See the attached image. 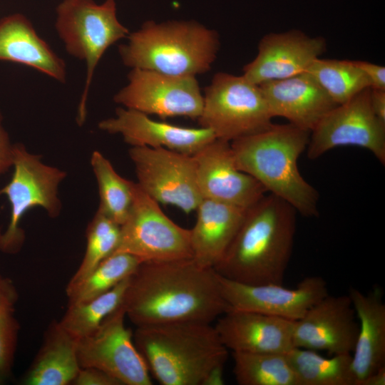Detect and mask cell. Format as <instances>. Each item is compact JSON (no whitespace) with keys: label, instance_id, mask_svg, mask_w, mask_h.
<instances>
[{"label":"cell","instance_id":"cb8c5ba5","mask_svg":"<svg viewBox=\"0 0 385 385\" xmlns=\"http://www.w3.org/2000/svg\"><path fill=\"white\" fill-rule=\"evenodd\" d=\"M78 339L58 324L49 327L44 344L23 384L25 385H66L72 383L81 366L77 356Z\"/></svg>","mask_w":385,"mask_h":385},{"label":"cell","instance_id":"ac0fdd59","mask_svg":"<svg viewBox=\"0 0 385 385\" xmlns=\"http://www.w3.org/2000/svg\"><path fill=\"white\" fill-rule=\"evenodd\" d=\"M98 128L119 134L131 146L164 148L193 155L216 138L210 129L186 128L157 121L142 112L118 107L113 117L101 120Z\"/></svg>","mask_w":385,"mask_h":385},{"label":"cell","instance_id":"603a6c76","mask_svg":"<svg viewBox=\"0 0 385 385\" xmlns=\"http://www.w3.org/2000/svg\"><path fill=\"white\" fill-rule=\"evenodd\" d=\"M247 209L202 198L196 208L190 230L192 259L200 266L214 268L235 237Z\"/></svg>","mask_w":385,"mask_h":385},{"label":"cell","instance_id":"7402d4cb","mask_svg":"<svg viewBox=\"0 0 385 385\" xmlns=\"http://www.w3.org/2000/svg\"><path fill=\"white\" fill-rule=\"evenodd\" d=\"M0 61L25 65L59 83H65L67 80L64 60L21 14H12L0 19Z\"/></svg>","mask_w":385,"mask_h":385},{"label":"cell","instance_id":"44dd1931","mask_svg":"<svg viewBox=\"0 0 385 385\" xmlns=\"http://www.w3.org/2000/svg\"><path fill=\"white\" fill-rule=\"evenodd\" d=\"M354 309L359 332L351 353L356 385L385 366V304L381 292L368 294L351 287L348 293Z\"/></svg>","mask_w":385,"mask_h":385},{"label":"cell","instance_id":"1f68e13d","mask_svg":"<svg viewBox=\"0 0 385 385\" xmlns=\"http://www.w3.org/2000/svg\"><path fill=\"white\" fill-rule=\"evenodd\" d=\"M14 307L0 309V381L9 376L16 344L19 324Z\"/></svg>","mask_w":385,"mask_h":385},{"label":"cell","instance_id":"f1b7e54d","mask_svg":"<svg viewBox=\"0 0 385 385\" xmlns=\"http://www.w3.org/2000/svg\"><path fill=\"white\" fill-rule=\"evenodd\" d=\"M142 263L126 253L117 252L103 260L82 282L66 290L68 306L96 298L130 277Z\"/></svg>","mask_w":385,"mask_h":385},{"label":"cell","instance_id":"52a82bcc","mask_svg":"<svg viewBox=\"0 0 385 385\" xmlns=\"http://www.w3.org/2000/svg\"><path fill=\"white\" fill-rule=\"evenodd\" d=\"M272 118L259 85L243 75L219 72L205 89L197 120L216 138L231 142L265 130Z\"/></svg>","mask_w":385,"mask_h":385},{"label":"cell","instance_id":"3957f363","mask_svg":"<svg viewBox=\"0 0 385 385\" xmlns=\"http://www.w3.org/2000/svg\"><path fill=\"white\" fill-rule=\"evenodd\" d=\"M311 131L290 123L272 124L260 132L230 142L237 168L253 177L269 193L307 217L319 216V195L302 175L298 160Z\"/></svg>","mask_w":385,"mask_h":385},{"label":"cell","instance_id":"5bb4252c","mask_svg":"<svg viewBox=\"0 0 385 385\" xmlns=\"http://www.w3.org/2000/svg\"><path fill=\"white\" fill-rule=\"evenodd\" d=\"M223 297L230 309L257 312L292 321L327 296V282L319 276L303 279L295 288L277 284H247L218 274Z\"/></svg>","mask_w":385,"mask_h":385},{"label":"cell","instance_id":"836d02e7","mask_svg":"<svg viewBox=\"0 0 385 385\" xmlns=\"http://www.w3.org/2000/svg\"><path fill=\"white\" fill-rule=\"evenodd\" d=\"M2 120L3 117L0 112V175L6 173L12 167L14 149V144L11 143Z\"/></svg>","mask_w":385,"mask_h":385},{"label":"cell","instance_id":"4316f807","mask_svg":"<svg viewBox=\"0 0 385 385\" xmlns=\"http://www.w3.org/2000/svg\"><path fill=\"white\" fill-rule=\"evenodd\" d=\"M91 165L98 188L100 202L98 210L121 225L130 210L134 182L121 177L99 151L93 152Z\"/></svg>","mask_w":385,"mask_h":385},{"label":"cell","instance_id":"9a60e30c","mask_svg":"<svg viewBox=\"0 0 385 385\" xmlns=\"http://www.w3.org/2000/svg\"><path fill=\"white\" fill-rule=\"evenodd\" d=\"M356 319L349 294H328L294 321L293 346L331 355L351 354L359 332Z\"/></svg>","mask_w":385,"mask_h":385},{"label":"cell","instance_id":"4dcf8cb0","mask_svg":"<svg viewBox=\"0 0 385 385\" xmlns=\"http://www.w3.org/2000/svg\"><path fill=\"white\" fill-rule=\"evenodd\" d=\"M120 235V225L97 210L87 227L84 257L66 290L82 282L103 260L115 252Z\"/></svg>","mask_w":385,"mask_h":385},{"label":"cell","instance_id":"ba28073f","mask_svg":"<svg viewBox=\"0 0 385 385\" xmlns=\"http://www.w3.org/2000/svg\"><path fill=\"white\" fill-rule=\"evenodd\" d=\"M14 173L9 183L0 189L11 205L9 223L0 232V250L5 253L18 252L25 239L20 227L24 215L31 208L41 207L51 217L60 215L61 202L58 188L66 173L41 161V156L29 153L21 143L14 144Z\"/></svg>","mask_w":385,"mask_h":385},{"label":"cell","instance_id":"484cf974","mask_svg":"<svg viewBox=\"0 0 385 385\" xmlns=\"http://www.w3.org/2000/svg\"><path fill=\"white\" fill-rule=\"evenodd\" d=\"M232 357L240 385H299L286 353L232 352Z\"/></svg>","mask_w":385,"mask_h":385},{"label":"cell","instance_id":"f546056e","mask_svg":"<svg viewBox=\"0 0 385 385\" xmlns=\"http://www.w3.org/2000/svg\"><path fill=\"white\" fill-rule=\"evenodd\" d=\"M129 277L96 298L69 305L59 325L77 339L91 334L108 315L121 305Z\"/></svg>","mask_w":385,"mask_h":385},{"label":"cell","instance_id":"2e32d148","mask_svg":"<svg viewBox=\"0 0 385 385\" xmlns=\"http://www.w3.org/2000/svg\"><path fill=\"white\" fill-rule=\"evenodd\" d=\"M193 158L202 198L247 209L267 192L253 177L237 168L229 141L215 138Z\"/></svg>","mask_w":385,"mask_h":385},{"label":"cell","instance_id":"d4e9b609","mask_svg":"<svg viewBox=\"0 0 385 385\" xmlns=\"http://www.w3.org/2000/svg\"><path fill=\"white\" fill-rule=\"evenodd\" d=\"M286 355L299 385H356L351 354L324 357L317 351L293 347Z\"/></svg>","mask_w":385,"mask_h":385},{"label":"cell","instance_id":"4fadbf2b","mask_svg":"<svg viewBox=\"0 0 385 385\" xmlns=\"http://www.w3.org/2000/svg\"><path fill=\"white\" fill-rule=\"evenodd\" d=\"M125 317L120 305L94 332L78 339L80 366L103 371L122 385H151L148 366L134 343L133 334L125 325Z\"/></svg>","mask_w":385,"mask_h":385},{"label":"cell","instance_id":"277c9868","mask_svg":"<svg viewBox=\"0 0 385 385\" xmlns=\"http://www.w3.org/2000/svg\"><path fill=\"white\" fill-rule=\"evenodd\" d=\"M133 340L149 371L163 385H204L228 356L215 326L207 322L136 327Z\"/></svg>","mask_w":385,"mask_h":385},{"label":"cell","instance_id":"8d00e7d4","mask_svg":"<svg viewBox=\"0 0 385 385\" xmlns=\"http://www.w3.org/2000/svg\"><path fill=\"white\" fill-rule=\"evenodd\" d=\"M370 101L375 115L385 122V90L371 88Z\"/></svg>","mask_w":385,"mask_h":385},{"label":"cell","instance_id":"d590c367","mask_svg":"<svg viewBox=\"0 0 385 385\" xmlns=\"http://www.w3.org/2000/svg\"><path fill=\"white\" fill-rule=\"evenodd\" d=\"M16 293L11 282L0 276V309L14 307Z\"/></svg>","mask_w":385,"mask_h":385},{"label":"cell","instance_id":"d6986e66","mask_svg":"<svg viewBox=\"0 0 385 385\" xmlns=\"http://www.w3.org/2000/svg\"><path fill=\"white\" fill-rule=\"evenodd\" d=\"M217 319L215 327L223 344L232 352L287 353L294 347V321L235 309Z\"/></svg>","mask_w":385,"mask_h":385},{"label":"cell","instance_id":"7a4b0ae2","mask_svg":"<svg viewBox=\"0 0 385 385\" xmlns=\"http://www.w3.org/2000/svg\"><path fill=\"white\" fill-rule=\"evenodd\" d=\"M296 210L271 193L247 208L225 255L213 268L247 284H282L294 246Z\"/></svg>","mask_w":385,"mask_h":385},{"label":"cell","instance_id":"7c38bea8","mask_svg":"<svg viewBox=\"0 0 385 385\" xmlns=\"http://www.w3.org/2000/svg\"><path fill=\"white\" fill-rule=\"evenodd\" d=\"M127 79V84L113 97L122 107L162 119L175 116L197 119L201 114L203 95L195 76L130 68Z\"/></svg>","mask_w":385,"mask_h":385},{"label":"cell","instance_id":"30bf717a","mask_svg":"<svg viewBox=\"0 0 385 385\" xmlns=\"http://www.w3.org/2000/svg\"><path fill=\"white\" fill-rule=\"evenodd\" d=\"M371 88L328 112L310 133L307 156L315 160L330 150L356 146L371 151L385 164V122L374 113Z\"/></svg>","mask_w":385,"mask_h":385},{"label":"cell","instance_id":"8992f818","mask_svg":"<svg viewBox=\"0 0 385 385\" xmlns=\"http://www.w3.org/2000/svg\"><path fill=\"white\" fill-rule=\"evenodd\" d=\"M55 29L67 53L83 61L86 74L78 108V123H83L86 101L98 62L107 49L126 38L129 30L117 16L115 0H63L57 6Z\"/></svg>","mask_w":385,"mask_h":385},{"label":"cell","instance_id":"e0dca14e","mask_svg":"<svg viewBox=\"0 0 385 385\" xmlns=\"http://www.w3.org/2000/svg\"><path fill=\"white\" fill-rule=\"evenodd\" d=\"M326 48L324 37L299 30L270 33L260 41L257 55L244 66L242 75L257 85L287 78L306 72Z\"/></svg>","mask_w":385,"mask_h":385},{"label":"cell","instance_id":"e575fe53","mask_svg":"<svg viewBox=\"0 0 385 385\" xmlns=\"http://www.w3.org/2000/svg\"><path fill=\"white\" fill-rule=\"evenodd\" d=\"M365 73L371 88L385 90V67L365 61H354Z\"/></svg>","mask_w":385,"mask_h":385},{"label":"cell","instance_id":"74e56055","mask_svg":"<svg viewBox=\"0 0 385 385\" xmlns=\"http://www.w3.org/2000/svg\"><path fill=\"white\" fill-rule=\"evenodd\" d=\"M385 384V366L381 367L371 374L362 385H384Z\"/></svg>","mask_w":385,"mask_h":385},{"label":"cell","instance_id":"6da1fadb","mask_svg":"<svg viewBox=\"0 0 385 385\" xmlns=\"http://www.w3.org/2000/svg\"><path fill=\"white\" fill-rule=\"evenodd\" d=\"M121 305L136 327L212 323L230 309L217 273L192 257L140 263L129 277Z\"/></svg>","mask_w":385,"mask_h":385},{"label":"cell","instance_id":"8fae6325","mask_svg":"<svg viewBox=\"0 0 385 385\" xmlns=\"http://www.w3.org/2000/svg\"><path fill=\"white\" fill-rule=\"evenodd\" d=\"M128 154L138 185L158 203L176 206L185 213L202 200L193 155L164 148L131 146Z\"/></svg>","mask_w":385,"mask_h":385},{"label":"cell","instance_id":"9c48e42d","mask_svg":"<svg viewBox=\"0 0 385 385\" xmlns=\"http://www.w3.org/2000/svg\"><path fill=\"white\" fill-rule=\"evenodd\" d=\"M129 254L141 262L192 258L190 230L170 220L159 203L133 185V202L114 253Z\"/></svg>","mask_w":385,"mask_h":385},{"label":"cell","instance_id":"ffe728a7","mask_svg":"<svg viewBox=\"0 0 385 385\" xmlns=\"http://www.w3.org/2000/svg\"><path fill=\"white\" fill-rule=\"evenodd\" d=\"M259 86L272 117L309 131L337 106L307 72Z\"/></svg>","mask_w":385,"mask_h":385},{"label":"cell","instance_id":"5b68a950","mask_svg":"<svg viewBox=\"0 0 385 385\" xmlns=\"http://www.w3.org/2000/svg\"><path fill=\"white\" fill-rule=\"evenodd\" d=\"M126 39L118 47L125 66L176 76L207 72L220 49L217 32L194 20L147 21Z\"/></svg>","mask_w":385,"mask_h":385},{"label":"cell","instance_id":"d6a6232c","mask_svg":"<svg viewBox=\"0 0 385 385\" xmlns=\"http://www.w3.org/2000/svg\"><path fill=\"white\" fill-rule=\"evenodd\" d=\"M72 384L76 385H122L116 379L94 367L81 368Z\"/></svg>","mask_w":385,"mask_h":385},{"label":"cell","instance_id":"83f0119b","mask_svg":"<svg viewBox=\"0 0 385 385\" xmlns=\"http://www.w3.org/2000/svg\"><path fill=\"white\" fill-rule=\"evenodd\" d=\"M306 72L337 105L346 103L364 89L371 88L368 78L354 61L318 58Z\"/></svg>","mask_w":385,"mask_h":385}]
</instances>
